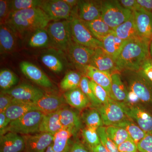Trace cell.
I'll return each mask as SVG.
<instances>
[{
  "label": "cell",
  "mask_w": 152,
  "mask_h": 152,
  "mask_svg": "<svg viewBox=\"0 0 152 152\" xmlns=\"http://www.w3.org/2000/svg\"><path fill=\"white\" fill-rule=\"evenodd\" d=\"M48 17L40 8L12 12L6 23L21 37L39 29L45 28L49 24Z\"/></svg>",
  "instance_id": "6da1fadb"
},
{
  "label": "cell",
  "mask_w": 152,
  "mask_h": 152,
  "mask_svg": "<svg viewBox=\"0 0 152 152\" xmlns=\"http://www.w3.org/2000/svg\"><path fill=\"white\" fill-rule=\"evenodd\" d=\"M149 43L142 39L127 41L115 59L119 72L141 69L144 63L151 58Z\"/></svg>",
  "instance_id": "7a4b0ae2"
},
{
  "label": "cell",
  "mask_w": 152,
  "mask_h": 152,
  "mask_svg": "<svg viewBox=\"0 0 152 152\" xmlns=\"http://www.w3.org/2000/svg\"><path fill=\"white\" fill-rule=\"evenodd\" d=\"M128 91L137 96L140 106L152 113V82L141 69L120 72Z\"/></svg>",
  "instance_id": "3957f363"
},
{
  "label": "cell",
  "mask_w": 152,
  "mask_h": 152,
  "mask_svg": "<svg viewBox=\"0 0 152 152\" xmlns=\"http://www.w3.org/2000/svg\"><path fill=\"white\" fill-rule=\"evenodd\" d=\"M72 39L77 43L91 48H102V43L93 35L84 22L79 18L77 10L73 11L69 20Z\"/></svg>",
  "instance_id": "277c9868"
},
{
  "label": "cell",
  "mask_w": 152,
  "mask_h": 152,
  "mask_svg": "<svg viewBox=\"0 0 152 152\" xmlns=\"http://www.w3.org/2000/svg\"><path fill=\"white\" fill-rule=\"evenodd\" d=\"M133 14L124 7L119 1H102L101 18L113 30L126 21Z\"/></svg>",
  "instance_id": "5b68a950"
},
{
  "label": "cell",
  "mask_w": 152,
  "mask_h": 152,
  "mask_svg": "<svg viewBox=\"0 0 152 152\" xmlns=\"http://www.w3.org/2000/svg\"><path fill=\"white\" fill-rule=\"evenodd\" d=\"M45 114L34 110L28 112L16 120L11 122L6 128L4 134L12 132L23 135L39 132L40 125Z\"/></svg>",
  "instance_id": "8992f818"
},
{
  "label": "cell",
  "mask_w": 152,
  "mask_h": 152,
  "mask_svg": "<svg viewBox=\"0 0 152 152\" xmlns=\"http://www.w3.org/2000/svg\"><path fill=\"white\" fill-rule=\"evenodd\" d=\"M46 29L53 45L59 50L66 51L72 41L69 20L54 21L49 23Z\"/></svg>",
  "instance_id": "52a82bcc"
},
{
  "label": "cell",
  "mask_w": 152,
  "mask_h": 152,
  "mask_svg": "<svg viewBox=\"0 0 152 152\" xmlns=\"http://www.w3.org/2000/svg\"><path fill=\"white\" fill-rule=\"evenodd\" d=\"M100 114L104 125L115 126L129 118L121 103L112 99L96 108Z\"/></svg>",
  "instance_id": "ba28073f"
},
{
  "label": "cell",
  "mask_w": 152,
  "mask_h": 152,
  "mask_svg": "<svg viewBox=\"0 0 152 152\" xmlns=\"http://www.w3.org/2000/svg\"><path fill=\"white\" fill-rule=\"evenodd\" d=\"M95 50L79 45L72 40L66 53L73 65L83 74L85 68L90 65Z\"/></svg>",
  "instance_id": "9c48e42d"
},
{
  "label": "cell",
  "mask_w": 152,
  "mask_h": 152,
  "mask_svg": "<svg viewBox=\"0 0 152 152\" xmlns=\"http://www.w3.org/2000/svg\"><path fill=\"white\" fill-rule=\"evenodd\" d=\"M40 8L51 20H69L72 15V8L64 0L42 1Z\"/></svg>",
  "instance_id": "30bf717a"
},
{
  "label": "cell",
  "mask_w": 152,
  "mask_h": 152,
  "mask_svg": "<svg viewBox=\"0 0 152 152\" xmlns=\"http://www.w3.org/2000/svg\"><path fill=\"white\" fill-rule=\"evenodd\" d=\"M127 116L147 134H152V113L137 105L121 103Z\"/></svg>",
  "instance_id": "8fae6325"
},
{
  "label": "cell",
  "mask_w": 152,
  "mask_h": 152,
  "mask_svg": "<svg viewBox=\"0 0 152 152\" xmlns=\"http://www.w3.org/2000/svg\"><path fill=\"white\" fill-rule=\"evenodd\" d=\"M3 92L12 96L17 100L28 103H33L43 96V91L37 87L27 83H23Z\"/></svg>",
  "instance_id": "7c38bea8"
},
{
  "label": "cell",
  "mask_w": 152,
  "mask_h": 152,
  "mask_svg": "<svg viewBox=\"0 0 152 152\" xmlns=\"http://www.w3.org/2000/svg\"><path fill=\"white\" fill-rule=\"evenodd\" d=\"M22 136L25 140L24 152H45L53 140V135L48 133Z\"/></svg>",
  "instance_id": "4fadbf2b"
},
{
  "label": "cell",
  "mask_w": 152,
  "mask_h": 152,
  "mask_svg": "<svg viewBox=\"0 0 152 152\" xmlns=\"http://www.w3.org/2000/svg\"><path fill=\"white\" fill-rule=\"evenodd\" d=\"M102 1H79L77 6L78 17L85 22L100 18L102 15Z\"/></svg>",
  "instance_id": "5bb4252c"
},
{
  "label": "cell",
  "mask_w": 152,
  "mask_h": 152,
  "mask_svg": "<svg viewBox=\"0 0 152 152\" xmlns=\"http://www.w3.org/2000/svg\"><path fill=\"white\" fill-rule=\"evenodd\" d=\"M89 65L99 70L108 72L111 75L119 72L117 69L115 59L102 48L95 49Z\"/></svg>",
  "instance_id": "9a60e30c"
},
{
  "label": "cell",
  "mask_w": 152,
  "mask_h": 152,
  "mask_svg": "<svg viewBox=\"0 0 152 152\" xmlns=\"http://www.w3.org/2000/svg\"><path fill=\"white\" fill-rule=\"evenodd\" d=\"M139 37L150 42L152 39V13L144 9L133 12Z\"/></svg>",
  "instance_id": "2e32d148"
},
{
  "label": "cell",
  "mask_w": 152,
  "mask_h": 152,
  "mask_svg": "<svg viewBox=\"0 0 152 152\" xmlns=\"http://www.w3.org/2000/svg\"><path fill=\"white\" fill-rule=\"evenodd\" d=\"M20 67L22 72L37 84L46 88H50L53 86L48 76L34 64L23 61L20 63Z\"/></svg>",
  "instance_id": "e0dca14e"
},
{
  "label": "cell",
  "mask_w": 152,
  "mask_h": 152,
  "mask_svg": "<svg viewBox=\"0 0 152 152\" xmlns=\"http://www.w3.org/2000/svg\"><path fill=\"white\" fill-rule=\"evenodd\" d=\"M66 103L64 97L45 94L43 96L33 104L38 110L46 114L59 110L66 106Z\"/></svg>",
  "instance_id": "ac0fdd59"
},
{
  "label": "cell",
  "mask_w": 152,
  "mask_h": 152,
  "mask_svg": "<svg viewBox=\"0 0 152 152\" xmlns=\"http://www.w3.org/2000/svg\"><path fill=\"white\" fill-rule=\"evenodd\" d=\"M25 142L23 136L8 132L0 136V152L24 151Z\"/></svg>",
  "instance_id": "d6986e66"
},
{
  "label": "cell",
  "mask_w": 152,
  "mask_h": 152,
  "mask_svg": "<svg viewBox=\"0 0 152 152\" xmlns=\"http://www.w3.org/2000/svg\"><path fill=\"white\" fill-rule=\"evenodd\" d=\"M83 74L85 76L97 84L104 88L110 97L111 92V74L108 72L99 70L91 65L86 67Z\"/></svg>",
  "instance_id": "ffe728a7"
},
{
  "label": "cell",
  "mask_w": 152,
  "mask_h": 152,
  "mask_svg": "<svg viewBox=\"0 0 152 152\" xmlns=\"http://www.w3.org/2000/svg\"><path fill=\"white\" fill-rule=\"evenodd\" d=\"M37 110L34 104L13 99L12 104L5 112L10 123L23 116L28 112Z\"/></svg>",
  "instance_id": "44dd1931"
},
{
  "label": "cell",
  "mask_w": 152,
  "mask_h": 152,
  "mask_svg": "<svg viewBox=\"0 0 152 152\" xmlns=\"http://www.w3.org/2000/svg\"><path fill=\"white\" fill-rule=\"evenodd\" d=\"M77 132L71 128H63L53 135L52 147L55 151L63 152L69 149L70 140L71 137L75 136Z\"/></svg>",
  "instance_id": "7402d4cb"
},
{
  "label": "cell",
  "mask_w": 152,
  "mask_h": 152,
  "mask_svg": "<svg viewBox=\"0 0 152 152\" xmlns=\"http://www.w3.org/2000/svg\"><path fill=\"white\" fill-rule=\"evenodd\" d=\"M111 92L110 97L120 103H126L128 91L119 72L112 74Z\"/></svg>",
  "instance_id": "603a6c76"
},
{
  "label": "cell",
  "mask_w": 152,
  "mask_h": 152,
  "mask_svg": "<svg viewBox=\"0 0 152 152\" xmlns=\"http://www.w3.org/2000/svg\"><path fill=\"white\" fill-rule=\"evenodd\" d=\"M60 120L63 128L73 129L77 132L82 127L81 120L78 114L66 106L60 110Z\"/></svg>",
  "instance_id": "cb8c5ba5"
},
{
  "label": "cell",
  "mask_w": 152,
  "mask_h": 152,
  "mask_svg": "<svg viewBox=\"0 0 152 152\" xmlns=\"http://www.w3.org/2000/svg\"><path fill=\"white\" fill-rule=\"evenodd\" d=\"M17 35L7 24L1 25L0 45L1 53L13 51L16 46Z\"/></svg>",
  "instance_id": "d4e9b609"
},
{
  "label": "cell",
  "mask_w": 152,
  "mask_h": 152,
  "mask_svg": "<svg viewBox=\"0 0 152 152\" xmlns=\"http://www.w3.org/2000/svg\"><path fill=\"white\" fill-rule=\"evenodd\" d=\"M60 120V110L44 115L39 128V132L48 133L53 135L63 128Z\"/></svg>",
  "instance_id": "484cf974"
},
{
  "label": "cell",
  "mask_w": 152,
  "mask_h": 152,
  "mask_svg": "<svg viewBox=\"0 0 152 152\" xmlns=\"http://www.w3.org/2000/svg\"><path fill=\"white\" fill-rule=\"evenodd\" d=\"M64 97L67 103L77 110H83L91 105L88 99L80 88L66 91Z\"/></svg>",
  "instance_id": "4316f807"
},
{
  "label": "cell",
  "mask_w": 152,
  "mask_h": 152,
  "mask_svg": "<svg viewBox=\"0 0 152 152\" xmlns=\"http://www.w3.org/2000/svg\"><path fill=\"white\" fill-rule=\"evenodd\" d=\"M113 31L118 37L124 40L141 39L136 28L133 14L129 20L117 27Z\"/></svg>",
  "instance_id": "83f0119b"
},
{
  "label": "cell",
  "mask_w": 152,
  "mask_h": 152,
  "mask_svg": "<svg viewBox=\"0 0 152 152\" xmlns=\"http://www.w3.org/2000/svg\"><path fill=\"white\" fill-rule=\"evenodd\" d=\"M102 42V48L115 59L127 41L120 39L113 31L104 38Z\"/></svg>",
  "instance_id": "f1b7e54d"
},
{
  "label": "cell",
  "mask_w": 152,
  "mask_h": 152,
  "mask_svg": "<svg viewBox=\"0 0 152 152\" xmlns=\"http://www.w3.org/2000/svg\"><path fill=\"white\" fill-rule=\"evenodd\" d=\"M85 23L93 35L101 42L106 36L114 31L101 18L93 21Z\"/></svg>",
  "instance_id": "f546056e"
},
{
  "label": "cell",
  "mask_w": 152,
  "mask_h": 152,
  "mask_svg": "<svg viewBox=\"0 0 152 152\" xmlns=\"http://www.w3.org/2000/svg\"><path fill=\"white\" fill-rule=\"evenodd\" d=\"M115 126L122 128L126 130L129 133L131 139L137 145L147 134L146 133L129 118Z\"/></svg>",
  "instance_id": "4dcf8cb0"
},
{
  "label": "cell",
  "mask_w": 152,
  "mask_h": 152,
  "mask_svg": "<svg viewBox=\"0 0 152 152\" xmlns=\"http://www.w3.org/2000/svg\"><path fill=\"white\" fill-rule=\"evenodd\" d=\"M82 118L87 127L98 129L104 125L100 114L94 108L85 111L82 114Z\"/></svg>",
  "instance_id": "1f68e13d"
},
{
  "label": "cell",
  "mask_w": 152,
  "mask_h": 152,
  "mask_svg": "<svg viewBox=\"0 0 152 152\" xmlns=\"http://www.w3.org/2000/svg\"><path fill=\"white\" fill-rule=\"evenodd\" d=\"M82 77L81 73L69 71L63 78L60 83V87L62 90L66 91L79 88Z\"/></svg>",
  "instance_id": "d6a6232c"
},
{
  "label": "cell",
  "mask_w": 152,
  "mask_h": 152,
  "mask_svg": "<svg viewBox=\"0 0 152 152\" xmlns=\"http://www.w3.org/2000/svg\"><path fill=\"white\" fill-rule=\"evenodd\" d=\"M50 42V39L45 28L39 29L32 33L28 44L31 48H44L47 47Z\"/></svg>",
  "instance_id": "836d02e7"
},
{
  "label": "cell",
  "mask_w": 152,
  "mask_h": 152,
  "mask_svg": "<svg viewBox=\"0 0 152 152\" xmlns=\"http://www.w3.org/2000/svg\"><path fill=\"white\" fill-rule=\"evenodd\" d=\"M108 136L118 146L129 140H132L129 133L122 128L115 126H109L106 127Z\"/></svg>",
  "instance_id": "e575fe53"
},
{
  "label": "cell",
  "mask_w": 152,
  "mask_h": 152,
  "mask_svg": "<svg viewBox=\"0 0 152 152\" xmlns=\"http://www.w3.org/2000/svg\"><path fill=\"white\" fill-rule=\"evenodd\" d=\"M41 60L46 66L54 72L59 73L64 69L62 61L56 55L45 53L41 56Z\"/></svg>",
  "instance_id": "d590c367"
},
{
  "label": "cell",
  "mask_w": 152,
  "mask_h": 152,
  "mask_svg": "<svg viewBox=\"0 0 152 152\" xmlns=\"http://www.w3.org/2000/svg\"><path fill=\"white\" fill-rule=\"evenodd\" d=\"M18 81L17 76L8 69H3L0 72V87L2 91L12 88Z\"/></svg>",
  "instance_id": "8d00e7d4"
},
{
  "label": "cell",
  "mask_w": 152,
  "mask_h": 152,
  "mask_svg": "<svg viewBox=\"0 0 152 152\" xmlns=\"http://www.w3.org/2000/svg\"><path fill=\"white\" fill-rule=\"evenodd\" d=\"M90 79L88 77L83 76L82 77L79 88L88 99L91 107L96 109L102 105V104L95 96L92 90L90 87Z\"/></svg>",
  "instance_id": "74e56055"
},
{
  "label": "cell",
  "mask_w": 152,
  "mask_h": 152,
  "mask_svg": "<svg viewBox=\"0 0 152 152\" xmlns=\"http://www.w3.org/2000/svg\"><path fill=\"white\" fill-rule=\"evenodd\" d=\"M42 1L39 0H14L11 1V12L28 9L40 8Z\"/></svg>",
  "instance_id": "f35d334b"
},
{
  "label": "cell",
  "mask_w": 152,
  "mask_h": 152,
  "mask_svg": "<svg viewBox=\"0 0 152 152\" xmlns=\"http://www.w3.org/2000/svg\"><path fill=\"white\" fill-rule=\"evenodd\" d=\"M81 134L88 147L95 146L101 143L97 129L86 127L82 129Z\"/></svg>",
  "instance_id": "ab89813d"
},
{
  "label": "cell",
  "mask_w": 152,
  "mask_h": 152,
  "mask_svg": "<svg viewBox=\"0 0 152 152\" xmlns=\"http://www.w3.org/2000/svg\"><path fill=\"white\" fill-rule=\"evenodd\" d=\"M98 134L100 139L101 144L109 152H119L118 146L109 137L106 131V127L102 126L97 129Z\"/></svg>",
  "instance_id": "60d3db41"
},
{
  "label": "cell",
  "mask_w": 152,
  "mask_h": 152,
  "mask_svg": "<svg viewBox=\"0 0 152 152\" xmlns=\"http://www.w3.org/2000/svg\"><path fill=\"white\" fill-rule=\"evenodd\" d=\"M89 85L95 96L103 104L107 103L113 99L104 88L97 84L92 80H90Z\"/></svg>",
  "instance_id": "b9f144b4"
},
{
  "label": "cell",
  "mask_w": 152,
  "mask_h": 152,
  "mask_svg": "<svg viewBox=\"0 0 152 152\" xmlns=\"http://www.w3.org/2000/svg\"><path fill=\"white\" fill-rule=\"evenodd\" d=\"M11 1H0L1 25L5 24L11 13Z\"/></svg>",
  "instance_id": "7bdbcfd3"
},
{
  "label": "cell",
  "mask_w": 152,
  "mask_h": 152,
  "mask_svg": "<svg viewBox=\"0 0 152 152\" xmlns=\"http://www.w3.org/2000/svg\"><path fill=\"white\" fill-rule=\"evenodd\" d=\"M137 146L140 152H152V134H147Z\"/></svg>",
  "instance_id": "ee69618b"
},
{
  "label": "cell",
  "mask_w": 152,
  "mask_h": 152,
  "mask_svg": "<svg viewBox=\"0 0 152 152\" xmlns=\"http://www.w3.org/2000/svg\"><path fill=\"white\" fill-rule=\"evenodd\" d=\"M119 152H137V146L132 140L126 141L118 146Z\"/></svg>",
  "instance_id": "f6af8a7d"
},
{
  "label": "cell",
  "mask_w": 152,
  "mask_h": 152,
  "mask_svg": "<svg viewBox=\"0 0 152 152\" xmlns=\"http://www.w3.org/2000/svg\"><path fill=\"white\" fill-rule=\"evenodd\" d=\"M13 99L10 95L1 91L0 94V113L5 112L12 104Z\"/></svg>",
  "instance_id": "bcb514c9"
},
{
  "label": "cell",
  "mask_w": 152,
  "mask_h": 152,
  "mask_svg": "<svg viewBox=\"0 0 152 152\" xmlns=\"http://www.w3.org/2000/svg\"><path fill=\"white\" fill-rule=\"evenodd\" d=\"M119 2L125 8L132 12L143 10L137 0H121L119 1Z\"/></svg>",
  "instance_id": "7dc6e473"
},
{
  "label": "cell",
  "mask_w": 152,
  "mask_h": 152,
  "mask_svg": "<svg viewBox=\"0 0 152 152\" xmlns=\"http://www.w3.org/2000/svg\"><path fill=\"white\" fill-rule=\"evenodd\" d=\"M69 152H91L79 140H77L71 146Z\"/></svg>",
  "instance_id": "c3c4849f"
},
{
  "label": "cell",
  "mask_w": 152,
  "mask_h": 152,
  "mask_svg": "<svg viewBox=\"0 0 152 152\" xmlns=\"http://www.w3.org/2000/svg\"><path fill=\"white\" fill-rule=\"evenodd\" d=\"M141 70L148 78L152 82V60L151 59L147 60L141 68Z\"/></svg>",
  "instance_id": "681fc988"
},
{
  "label": "cell",
  "mask_w": 152,
  "mask_h": 152,
  "mask_svg": "<svg viewBox=\"0 0 152 152\" xmlns=\"http://www.w3.org/2000/svg\"><path fill=\"white\" fill-rule=\"evenodd\" d=\"M10 124L7 117L5 113H0V136L4 134L5 131Z\"/></svg>",
  "instance_id": "f907efd6"
},
{
  "label": "cell",
  "mask_w": 152,
  "mask_h": 152,
  "mask_svg": "<svg viewBox=\"0 0 152 152\" xmlns=\"http://www.w3.org/2000/svg\"><path fill=\"white\" fill-rule=\"evenodd\" d=\"M137 1L142 8L152 13V0H137Z\"/></svg>",
  "instance_id": "816d5d0a"
},
{
  "label": "cell",
  "mask_w": 152,
  "mask_h": 152,
  "mask_svg": "<svg viewBox=\"0 0 152 152\" xmlns=\"http://www.w3.org/2000/svg\"><path fill=\"white\" fill-rule=\"evenodd\" d=\"M88 148L91 152H109L101 143L95 146L88 147Z\"/></svg>",
  "instance_id": "f5cc1de1"
},
{
  "label": "cell",
  "mask_w": 152,
  "mask_h": 152,
  "mask_svg": "<svg viewBox=\"0 0 152 152\" xmlns=\"http://www.w3.org/2000/svg\"><path fill=\"white\" fill-rule=\"evenodd\" d=\"M64 1L68 4L71 6L72 8L74 7H76L79 1H76V0H64Z\"/></svg>",
  "instance_id": "db71d44e"
},
{
  "label": "cell",
  "mask_w": 152,
  "mask_h": 152,
  "mask_svg": "<svg viewBox=\"0 0 152 152\" xmlns=\"http://www.w3.org/2000/svg\"><path fill=\"white\" fill-rule=\"evenodd\" d=\"M70 148L69 149L66 150V151H65L63 152H69L70 151ZM45 152H57L55 151H54L53 149V147H52V145H50V146L48 147V149H47L46 151Z\"/></svg>",
  "instance_id": "11a10c76"
},
{
  "label": "cell",
  "mask_w": 152,
  "mask_h": 152,
  "mask_svg": "<svg viewBox=\"0 0 152 152\" xmlns=\"http://www.w3.org/2000/svg\"><path fill=\"white\" fill-rule=\"evenodd\" d=\"M149 54L152 60V39L150 41L149 46Z\"/></svg>",
  "instance_id": "9f6ffc18"
},
{
  "label": "cell",
  "mask_w": 152,
  "mask_h": 152,
  "mask_svg": "<svg viewBox=\"0 0 152 152\" xmlns=\"http://www.w3.org/2000/svg\"><path fill=\"white\" fill-rule=\"evenodd\" d=\"M137 152H140L137 151Z\"/></svg>",
  "instance_id": "6f0895ef"
}]
</instances>
